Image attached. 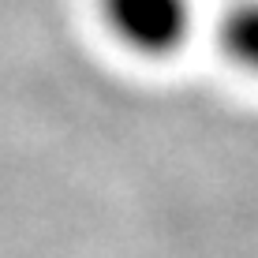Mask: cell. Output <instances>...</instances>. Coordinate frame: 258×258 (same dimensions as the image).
<instances>
[{"label": "cell", "instance_id": "cell-1", "mask_svg": "<svg viewBox=\"0 0 258 258\" xmlns=\"http://www.w3.org/2000/svg\"><path fill=\"white\" fill-rule=\"evenodd\" d=\"M101 23L123 49L150 60L172 56L191 38V0H97Z\"/></svg>", "mask_w": 258, "mask_h": 258}, {"label": "cell", "instance_id": "cell-2", "mask_svg": "<svg viewBox=\"0 0 258 258\" xmlns=\"http://www.w3.org/2000/svg\"><path fill=\"white\" fill-rule=\"evenodd\" d=\"M221 49L236 68L258 75V0L236 4L221 19Z\"/></svg>", "mask_w": 258, "mask_h": 258}]
</instances>
